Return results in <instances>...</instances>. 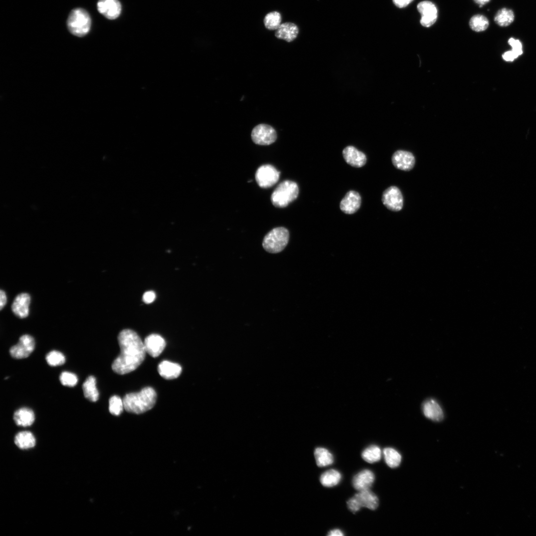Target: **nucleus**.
I'll return each mask as SVG.
<instances>
[{"label": "nucleus", "mask_w": 536, "mask_h": 536, "mask_svg": "<svg viewBox=\"0 0 536 536\" xmlns=\"http://www.w3.org/2000/svg\"><path fill=\"white\" fill-rule=\"evenodd\" d=\"M125 409L124 401L117 396L111 397L109 401V410L112 415L119 416Z\"/></svg>", "instance_id": "obj_32"}, {"label": "nucleus", "mask_w": 536, "mask_h": 536, "mask_svg": "<svg viewBox=\"0 0 536 536\" xmlns=\"http://www.w3.org/2000/svg\"><path fill=\"white\" fill-rule=\"evenodd\" d=\"M515 14L513 11L506 8L499 10L495 17V21L499 26L506 27L512 23L515 20Z\"/></svg>", "instance_id": "obj_26"}, {"label": "nucleus", "mask_w": 536, "mask_h": 536, "mask_svg": "<svg viewBox=\"0 0 536 536\" xmlns=\"http://www.w3.org/2000/svg\"><path fill=\"white\" fill-rule=\"evenodd\" d=\"M343 532L339 529H334L330 531L328 533L329 536H343Z\"/></svg>", "instance_id": "obj_40"}, {"label": "nucleus", "mask_w": 536, "mask_h": 536, "mask_svg": "<svg viewBox=\"0 0 536 536\" xmlns=\"http://www.w3.org/2000/svg\"><path fill=\"white\" fill-rule=\"evenodd\" d=\"M423 411L426 417L433 421L440 422L444 418V413L441 406L433 399H429L424 402Z\"/></svg>", "instance_id": "obj_19"}, {"label": "nucleus", "mask_w": 536, "mask_h": 536, "mask_svg": "<svg viewBox=\"0 0 536 536\" xmlns=\"http://www.w3.org/2000/svg\"><path fill=\"white\" fill-rule=\"evenodd\" d=\"M15 443L20 449H28L35 447L36 444V440L32 432L28 431H23L19 432L16 435Z\"/></svg>", "instance_id": "obj_23"}, {"label": "nucleus", "mask_w": 536, "mask_h": 536, "mask_svg": "<svg viewBox=\"0 0 536 536\" xmlns=\"http://www.w3.org/2000/svg\"><path fill=\"white\" fill-rule=\"evenodd\" d=\"M7 298L5 292L3 290H1L0 291V309H2L5 307L7 304Z\"/></svg>", "instance_id": "obj_39"}, {"label": "nucleus", "mask_w": 536, "mask_h": 536, "mask_svg": "<svg viewBox=\"0 0 536 536\" xmlns=\"http://www.w3.org/2000/svg\"><path fill=\"white\" fill-rule=\"evenodd\" d=\"M299 194L297 183L286 180L281 183L272 193L271 202L276 207L285 208L298 198Z\"/></svg>", "instance_id": "obj_3"}, {"label": "nucleus", "mask_w": 536, "mask_h": 536, "mask_svg": "<svg viewBox=\"0 0 536 536\" xmlns=\"http://www.w3.org/2000/svg\"><path fill=\"white\" fill-rule=\"evenodd\" d=\"M361 198L359 194L355 191H350L340 201L339 208L346 214H351L356 213L360 208Z\"/></svg>", "instance_id": "obj_14"}, {"label": "nucleus", "mask_w": 536, "mask_h": 536, "mask_svg": "<svg viewBox=\"0 0 536 536\" xmlns=\"http://www.w3.org/2000/svg\"><path fill=\"white\" fill-rule=\"evenodd\" d=\"M417 9L421 15L420 23L426 28L430 27L436 21L438 17V10L435 5L429 1L420 2L417 6Z\"/></svg>", "instance_id": "obj_11"}, {"label": "nucleus", "mask_w": 536, "mask_h": 536, "mask_svg": "<svg viewBox=\"0 0 536 536\" xmlns=\"http://www.w3.org/2000/svg\"><path fill=\"white\" fill-rule=\"evenodd\" d=\"M361 456L364 461L369 464H374L380 460L381 451L378 447L371 446L363 451Z\"/></svg>", "instance_id": "obj_31"}, {"label": "nucleus", "mask_w": 536, "mask_h": 536, "mask_svg": "<svg viewBox=\"0 0 536 536\" xmlns=\"http://www.w3.org/2000/svg\"><path fill=\"white\" fill-rule=\"evenodd\" d=\"M253 142L258 145H268L272 144L277 139L276 130L271 126L261 124L254 128L251 133Z\"/></svg>", "instance_id": "obj_8"}, {"label": "nucleus", "mask_w": 536, "mask_h": 536, "mask_svg": "<svg viewBox=\"0 0 536 536\" xmlns=\"http://www.w3.org/2000/svg\"><path fill=\"white\" fill-rule=\"evenodd\" d=\"M375 479V476L373 472L369 470H363L354 477L353 486L358 491L370 490Z\"/></svg>", "instance_id": "obj_18"}, {"label": "nucleus", "mask_w": 536, "mask_h": 536, "mask_svg": "<svg viewBox=\"0 0 536 536\" xmlns=\"http://www.w3.org/2000/svg\"><path fill=\"white\" fill-rule=\"evenodd\" d=\"M413 0H393L394 5L399 8H404L410 4Z\"/></svg>", "instance_id": "obj_37"}, {"label": "nucleus", "mask_w": 536, "mask_h": 536, "mask_svg": "<svg viewBox=\"0 0 536 536\" xmlns=\"http://www.w3.org/2000/svg\"><path fill=\"white\" fill-rule=\"evenodd\" d=\"M342 476L340 473L334 469H331L324 472L321 477V482L325 487H332L338 484L340 481Z\"/></svg>", "instance_id": "obj_28"}, {"label": "nucleus", "mask_w": 536, "mask_h": 536, "mask_svg": "<svg viewBox=\"0 0 536 536\" xmlns=\"http://www.w3.org/2000/svg\"><path fill=\"white\" fill-rule=\"evenodd\" d=\"M46 360L47 363L52 367H56L65 363L66 358L64 355L61 352L57 351H53L49 353L46 357Z\"/></svg>", "instance_id": "obj_33"}, {"label": "nucleus", "mask_w": 536, "mask_h": 536, "mask_svg": "<svg viewBox=\"0 0 536 536\" xmlns=\"http://www.w3.org/2000/svg\"><path fill=\"white\" fill-rule=\"evenodd\" d=\"M289 233L284 227L276 228L268 233L263 241L264 250L270 253L282 251L288 244Z\"/></svg>", "instance_id": "obj_5"}, {"label": "nucleus", "mask_w": 536, "mask_h": 536, "mask_svg": "<svg viewBox=\"0 0 536 536\" xmlns=\"http://www.w3.org/2000/svg\"><path fill=\"white\" fill-rule=\"evenodd\" d=\"M383 454L386 464L389 467L395 468L400 465L402 457L395 449L386 448L383 450Z\"/></svg>", "instance_id": "obj_27"}, {"label": "nucleus", "mask_w": 536, "mask_h": 536, "mask_svg": "<svg viewBox=\"0 0 536 536\" xmlns=\"http://www.w3.org/2000/svg\"><path fill=\"white\" fill-rule=\"evenodd\" d=\"M118 339L121 353L113 361L112 369L116 374L124 375L140 366L145 358L146 351L141 339L132 330L122 331Z\"/></svg>", "instance_id": "obj_1"}, {"label": "nucleus", "mask_w": 536, "mask_h": 536, "mask_svg": "<svg viewBox=\"0 0 536 536\" xmlns=\"http://www.w3.org/2000/svg\"><path fill=\"white\" fill-rule=\"evenodd\" d=\"M382 201L388 210L393 212L400 211L403 207L402 194L400 190L396 186L389 187L384 191Z\"/></svg>", "instance_id": "obj_9"}, {"label": "nucleus", "mask_w": 536, "mask_h": 536, "mask_svg": "<svg viewBox=\"0 0 536 536\" xmlns=\"http://www.w3.org/2000/svg\"><path fill=\"white\" fill-rule=\"evenodd\" d=\"M392 161L396 168L403 171H410L415 166L416 160L411 153L400 150L393 155Z\"/></svg>", "instance_id": "obj_15"}, {"label": "nucleus", "mask_w": 536, "mask_h": 536, "mask_svg": "<svg viewBox=\"0 0 536 536\" xmlns=\"http://www.w3.org/2000/svg\"><path fill=\"white\" fill-rule=\"evenodd\" d=\"M471 29L476 32L485 31L489 26V21L485 16L476 15L473 16L469 21Z\"/></svg>", "instance_id": "obj_29"}, {"label": "nucleus", "mask_w": 536, "mask_h": 536, "mask_svg": "<svg viewBox=\"0 0 536 536\" xmlns=\"http://www.w3.org/2000/svg\"><path fill=\"white\" fill-rule=\"evenodd\" d=\"M281 22L282 16L276 11L268 13L264 19L265 28L270 31L277 30L281 26Z\"/></svg>", "instance_id": "obj_30"}, {"label": "nucleus", "mask_w": 536, "mask_h": 536, "mask_svg": "<svg viewBox=\"0 0 536 536\" xmlns=\"http://www.w3.org/2000/svg\"><path fill=\"white\" fill-rule=\"evenodd\" d=\"M85 397L91 402H96L99 398V392L96 388L95 378L90 376L87 378L83 385Z\"/></svg>", "instance_id": "obj_24"}, {"label": "nucleus", "mask_w": 536, "mask_h": 536, "mask_svg": "<svg viewBox=\"0 0 536 536\" xmlns=\"http://www.w3.org/2000/svg\"><path fill=\"white\" fill-rule=\"evenodd\" d=\"M143 343L146 353L153 357H159L166 346L164 339L160 335L155 334L146 338Z\"/></svg>", "instance_id": "obj_13"}, {"label": "nucleus", "mask_w": 536, "mask_h": 536, "mask_svg": "<svg viewBox=\"0 0 536 536\" xmlns=\"http://www.w3.org/2000/svg\"><path fill=\"white\" fill-rule=\"evenodd\" d=\"M35 345V340L32 336L24 335L20 337L18 343L10 349V355L16 359L27 358L34 351Z\"/></svg>", "instance_id": "obj_10"}, {"label": "nucleus", "mask_w": 536, "mask_h": 536, "mask_svg": "<svg viewBox=\"0 0 536 536\" xmlns=\"http://www.w3.org/2000/svg\"><path fill=\"white\" fill-rule=\"evenodd\" d=\"M91 24L89 15L82 8L72 10L67 20L69 31L72 35L78 37H83L89 33Z\"/></svg>", "instance_id": "obj_4"}, {"label": "nucleus", "mask_w": 536, "mask_h": 536, "mask_svg": "<svg viewBox=\"0 0 536 536\" xmlns=\"http://www.w3.org/2000/svg\"><path fill=\"white\" fill-rule=\"evenodd\" d=\"M157 399L155 390L150 387H145L140 393L128 394L125 397V409L131 413H143L154 407Z\"/></svg>", "instance_id": "obj_2"}, {"label": "nucleus", "mask_w": 536, "mask_h": 536, "mask_svg": "<svg viewBox=\"0 0 536 536\" xmlns=\"http://www.w3.org/2000/svg\"><path fill=\"white\" fill-rule=\"evenodd\" d=\"M316 464L320 467H323L333 464L334 457L327 449L322 447L316 448L314 451Z\"/></svg>", "instance_id": "obj_25"}, {"label": "nucleus", "mask_w": 536, "mask_h": 536, "mask_svg": "<svg viewBox=\"0 0 536 536\" xmlns=\"http://www.w3.org/2000/svg\"><path fill=\"white\" fill-rule=\"evenodd\" d=\"M156 299V294L153 291L145 292L143 297V302L147 304L152 303Z\"/></svg>", "instance_id": "obj_36"}, {"label": "nucleus", "mask_w": 536, "mask_h": 536, "mask_svg": "<svg viewBox=\"0 0 536 536\" xmlns=\"http://www.w3.org/2000/svg\"><path fill=\"white\" fill-rule=\"evenodd\" d=\"M474 1L480 6V7H482L483 5L488 3L491 0H474Z\"/></svg>", "instance_id": "obj_41"}, {"label": "nucleus", "mask_w": 536, "mask_h": 536, "mask_svg": "<svg viewBox=\"0 0 536 536\" xmlns=\"http://www.w3.org/2000/svg\"><path fill=\"white\" fill-rule=\"evenodd\" d=\"M14 420L19 426L27 427L33 424L35 415L32 410L28 408H22L15 411Z\"/></svg>", "instance_id": "obj_22"}, {"label": "nucleus", "mask_w": 536, "mask_h": 536, "mask_svg": "<svg viewBox=\"0 0 536 536\" xmlns=\"http://www.w3.org/2000/svg\"><path fill=\"white\" fill-rule=\"evenodd\" d=\"M158 372L163 378L171 380L179 376L182 368L179 364L164 360L159 365Z\"/></svg>", "instance_id": "obj_20"}, {"label": "nucleus", "mask_w": 536, "mask_h": 536, "mask_svg": "<svg viewBox=\"0 0 536 536\" xmlns=\"http://www.w3.org/2000/svg\"><path fill=\"white\" fill-rule=\"evenodd\" d=\"M280 173L270 164L260 166L257 170L255 179L258 185L262 188L272 187L279 181Z\"/></svg>", "instance_id": "obj_7"}, {"label": "nucleus", "mask_w": 536, "mask_h": 536, "mask_svg": "<svg viewBox=\"0 0 536 536\" xmlns=\"http://www.w3.org/2000/svg\"><path fill=\"white\" fill-rule=\"evenodd\" d=\"M60 380L63 385L71 387L77 385L78 378L74 374L64 372L61 374Z\"/></svg>", "instance_id": "obj_34"}, {"label": "nucleus", "mask_w": 536, "mask_h": 536, "mask_svg": "<svg viewBox=\"0 0 536 536\" xmlns=\"http://www.w3.org/2000/svg\"><path fill=\"white\" fill-rule=\"evenodd\" d=\"M509 45L512 47L513 51L518 56L523 54L522 45L521 42L518 39L511 38L508 40Z\"/></svg>", "instance_id": "obj_35"}, {"label": "nucleus", "mask_w": 536, "mask_h": 536, "mask_svg": "<svg viewBox=\"0 0 536 536\" xmlns=\"http://www.w3.org/2000/svg\"><path fill=\"white\" fill-rule=\"evenodd\" d=\"M518 57L513 51L507 52L502 55L504 60L507 61H513Z\"/></svg>", "instance_id": "obj_38"}, {"label": "nucleus", "mask_w": 536, "mask_h": 536, "mask_svg": "<svg viewBox=\"0 0 536 536\" xmlns=\"http://www.w3.org/2000/svg\"><path fill=\"white\" fill-rule=\"evenodd\" d=\"M99 12L109 19H115L120 16L122 7L118 0H99L97 4Z\"/></svg>", "instance_id": "obj_12"}, {"label": "nucleus", "mask_w": 536, "mask_h": 536, "mask_svg": "<svg viewBox=\"0 0 536 536\" xmlns=\"http://www.w3.org/2000/svg\"><path fill=\"white\" fill-rule=\"evenodd\" d=\"M31 301V298L29 294H19L16 297L12 305L13 313L19 318H27L29 314Z\"/></svg>", "instance_id": "obj_16"}, {"label": "nucleus", "mask_w": 536, "mask_h": 536, "mask_svg": "<svg viewBox=\"0 0 536 536\" xmlns=\"http://www.w3.org/2000/svg\"><path fill=\"white\" fill-rule=\"evenodd\" d=\"M343 156L346 162L355 167H361L367 162V157L353 146H348L343 151Z\"/></svg>", "instance_id": "obj_17"}, {"label": "nucleus", "mask_w": 536, "mask_h": 536, "mask_svg": "<svg viewBox=\"0 0 536 536\" xmlns=\"http://www.w3.org/2000/svg\"><path fill=\"white\" fill-rule=\"evenodd\" d=\"M299 33V30L296 24L285 22L281 24L276 30L275 36L278 39L291 42L297 38Z\"/></svg>", "instance_id": "obj_21"}, {"label": "nucleus", "mask_w": 536, "mask_h": 536, "mask_svg": "<svg viewBox=\"0 0 536 536\" xmlns=\"http://www.w3.org/2000/svg\"><path fill=\"white\" fill-rule=\"evenodd\" d=\"M349 509L355 514L361 507H367L371 510H375L378 506L377 497L370 490L359 491L347 502Z\"/></svg>", "instance_id": "obj_6"}]
</instances>
